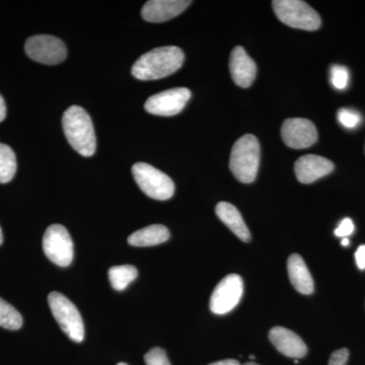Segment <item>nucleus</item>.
I'll use <instances>...</instances> for the list:
<instances>
[{
	"instance_id": "c756f323",
	"label": "nucleus",
	"mask_w": 365,
	"mask_h": 365,
	"mask_svg": "<svg viewBox=\"0 0 365 365\" xmlns=\"http://www.w3.org/2000/svg\"><path fill=\"white\" fill-rule=\"evenodd\" d=\"M341 244H342V246H344V247H347V246H349V244H350V242H349V240L348 239H343V241L342 242H341Z\"/></svg>"
},
{
	"instance_id": "5701e85b",
	"label": "nucleus",
	"mask_w": 365,
	"mask_h": 365,
	"mask_svg": "<svg viewBox=\"0 0 365 365\" xmlns=\"http://www.w3.org/2000/svg\"><path fill=\"white\" fill-rule=\"evenodd\" d=\"M337 118L339 123L348 129L356 128L361 122V115L351 109H340Z\"/></svg>"
},
{
	"instance_id": "dca6fc26",
	"label": "nucleus",
	"mask_w": 365,
	"mask_h": 365,
	"mask_svg": "<svg viewBox=\"0 0 365 365\" xmlns=\"http://www.w3.org/2000/svg\"><path fill=\"white\" fill-rule=\"evenodd\" d=\"M288 276L295 289L302 294H312L314 290V280L304 259L294 254L288 258Z\"/></svg>"
},
{
	"instance_id": "aec40b11",
	"label": "nucleus",
	"mask_w": 365,
	"mask_h": 365,
	"mask_svg": "<svg viewBox=\"0 0 365 365\" xmlns=\"http://www.w3.org/2000/svg\"><path fill=\"white\" fill-rule=\"evenodd\" d=\"M16 172V158L14 150L6 144L0 143V184L14 179Z\"/></svg>"
},
{
	"instance_id": "a211bd4d",
	"label": "nucleus",
	"mask_w": 365,
	"mask_h": 365,
	"mask_svg": "<svg viewBox=\"0 0 365 365\" xmlns=\"http://www.w3.org/2000/svg\"><path fill=\"white\" fill-rule=\"evenodd\" d=\"M170 239V230L165 225H153L136 230L128 237V244L133 247H151L163 244Z\"/></svg>"
},
{
	"instance_id": "f3484780",
	"label": "nucleus",
	"mask_w": 365,
	"mask_h": 365,
	"mask_svg": "<svg viewBox=\"0 0 365 365\" xmlns=\"http://www.w3.org/2000/svg\"><path fill=\"white\" fill-rule=\"evenodd\" d=\"M216 215L242 242L251 241V234L241 213L232 204L220 202L216 205Z\"/></svg>"
},
{
	"instance_id": "4468645a",
	"label": "nucleus",
	"mask_w": 365,
	"mask_h": 365,
	"mask_svg": "<svg viewBox=\"0 0 365 365\" xmlns=\"http://www.w3.org/2000/svg\"><path fill=\"white\" fill-rule=\"evenodd\" d=\"M230 71L235 85L246 88L251 86L256 78L257 66L246 50L237 46L230 54Z\"/></svg>"
},
{
	"instance_id": "2eb2a0df",
	"label": "nucleus",
	"mask_w": 365,
	"mask_h": 365,
	"mask_svg": "<svg viewBox=\"0 0 365 365\" xmlns=\"http://www.w3.org/2000/svg\"><path fill=\"white\" fill-rule=\"evenodd\" d=\"M269 339L276 349L292 359L306 356L307 347L299 335L283 327H274L269 333Z\"/></svg>"
},
{
	"instance_id": "7ed1b4c3",
	"label": "nucleus",
	"mask_w": 365,
	"mask_h": 365,
	"mask_svg": "<svg viewBox=\"0 0 365 365\" xmlns=\"http://www.w3.org/2000/svg\"><path fill=\"white\" fill-rule=\"evenodd\" d=\"M260 165V144L253 134L241 137L232 146L230 169L235 179L245 184L256 180Z\"/></svg>"
},
{
	"instance_id": "2f4dec72",
	"label": "nucleus",
	"mask_w": 365,
	"mask_h": 365,
	"mask_svg": "<svg viewBox=\"0 0 365 365\" xmlns=\"http://www.w3.org/2000/svg\"><path fill=\"white\" fill-rule=\"evenodd\" d=\"M242 365H259V364H255V362H247V364H245Z\"/></svg>"
},
{
	"instance_id": "9b49d317",
	"label": "nucleus",
	"mask_w": 365,
	"mask_h": 365,
	"mask_svg": "<svg viewBox=\"0 0 365 365\" xmlns=\"http://www.w3.org/2000/svg\"><path fill=\"white\" fill-rule=\"evenodd\" d=\"M281 137L288 148L302 150L317 143L318 131L313 122L309 120L304 118H290L283 122Z\"/></svg>"
},
{
	"instance_id": "393cba45",
	"label": "nucleus",
	"mask_w": 365,
	"mask_h": 365,
	"mask_svg": "<svg viewBox=\"0 0 365 365\" xmlns=\"http://www.w3.org/2000/svg\"><path fill=\"white\" fill-rule=\"evenodd\" d=\"M348 359H349V351L346 348H341L332 353L329 360V365H346Z\"/></svg>"
},
{
	"instance_id": "6ab92c4d",
	"label": "nucleus",
	"mask_w": 365,
	"mask_h": 365,
	"mask_svg": "<svg viewBox=\"0 0 365 365\" xmlns=\"http://www.w3.org/2000/svg\"><path fill=\"white\" fill-rule=\"evenodd\" d=\"M138 271L132 265L115 266L109 270V280L112 287L117 292H122L136 279Z\"/></svg>"
},
{
	"instance_id": "cd10ccee",
	"label": "nucleus",
	"mask_w": 365,
	"mask_h": 365,
	"mask_svg": "<svg viewBox=\"0 0 365 365\" xmlns=\"http://www.w3.org/2000/svg\"><path fill=\"white\" fill-rule=\"evenodd\" d=\"M6 116V106L4 98L0 95V122L4 121Z\"/></svg>"
},
{
	"instance_id": "6e6552de",
	"label": "nucleus",
	"mask_w": 365,
	"mask_h": 365,
	"mask_svg": "<svg viewBox=\"0 0 365 365\" xmlns=\"http://www.w3.org/2000/svg\"><path fill=\"white\" fill-rule=\"evenodd\" d=\"M25 51L34 61L57 66L66 59V46L54 36L37 35L26 41Z\"/></svg>"
},
{
	"instance_id": "20e7f679",
	"label": "nucleus",
	"mask_w": 365,
	"mask_h": 365,
	"mask_svg": "<svg viewBox=\"0 0 365 365\" xmlns=\"http://www.w3.org/2000/svg\"><path fill=\"white\" fill-rule=\"evenodd\" d=\"M274 13L280 21L292 28L316 31L321 26L319 14L300 0H274Z\"/></svg>"
},
{
	"instance_id": "c85d7f7f",
	"label": "nucleus",
	"mask_w": 365,
	"mask_h": 365,
	"mask_svg": "<svg viewBox=\"0 0 365 365\" xmlns=\"http://www.w3.org/2000/svg\"><path fill=\"white\" fill-rule=\"evenodd\" d=\"M209 365H242L239 361L235 359L220 360V361L213 362Z\"/></svg>"
},
{
	"instance_id": "473e14b6",
	"label": "nucleus",
	"mask_w": 365,
	"mask_h": 365,
	"mask_svg": "<svg viewBox=\"0 0 365 365\" xmlns=\"http://www.w3.org/2000/svg\"><path fill=\"white\" fill-rule=\"evenodd\" d=\"M117 365H128V364H123V362H120V364H118Z\"/></svg>"
},
{
	"instance_id": "7c9ffc66",
	"label": "nucleus",
	"mask_w": 365,
	"mask_h": 365,
	"mask_svg": "<svg viewBox=\"0 0 365 365\" xmlns=\"http://www.w3.org/2000/svg\"><path fill=\"white\" fill-rule=\"evenodd\" d=\"M2 242H4V235H2L1 227H0V246H1Z\"/></svg>"
},
{
	"instance_id": "b1692460",
	"label": "nucleus",
	"mask_w": 365,
	"mask_h": 365,
	"mask_svg": "<svg viewBox=\"0 0 365 365\" xmlns=\"http://www.w3.org/2000/svg\"><path fill=\"white\" fill-rule=\"evenodd\" d=\"M146 365H170L167 353L160 347L153 348L144 356Z\"/></svg>"
},
{
	"instance_id": "ddd939ff",
	"label": "nucleus",
	"mask_w": 365,
	"mask_h": 365,
	"mask_svg": "<svg viewBox=\"0 0 365 365\" xmlns=\"http://www.w3.org/2000/svg\"><path fill=\"white\" fill-rule=\"evenodd\" d=\"M191 4L186 0H150L144 4L141 16L150 23H163L176 18Z\"/></svg>"
},
{
	"instance_id": "9d476101",
	"label": "nucleus",
	"mask_w": 365,
	"mask_h": 365,
	"mask_svg": "<svg viewBox=\"0 0 365 365\" xmlns=\"http://www.w3.org/2000/svg\"><path fill=\"white\" fill-rule=\"evenodd\" d=\"M191 98L186 88H176L151 96L145 102L146 111L157 116L170 117L179 114Z\"/></svg>"
},
{
	"instance_id": "412c9836",
	"label": "nucleus",
	"mask_w": 365,
	"mask_h": 365,
	"mask_svg": "<svg viewBox=\"0 0 365 365\" xmlns=\"http://www.w3.org/2000/svg\"><path fill=\"white\" fill-rule=\"evenodd\" d=\"M23 326L21 314L16 307L0 297V327L9 330H19Z\"/></svg>"
},
{
	"instance_id": "f03ea898",
	"label": "nucleus",
	"mask_w": 365,
	"mask_h": 365,
	"mask_svg": "<svg viewBox=\"0 0 365 365\" xmlns=\"http://www.w3.org/2000/svg\"><path fill=\"white\" fill-rule=\"evenodd\" d=\"M62 127L69 144L79 155L90 158L95 155L97 138L90 115L78 106H71L64 112Z\"/></svg>"
},
{
	"instance_id": "a878e982",
	"label": "nucleus",
	"mask_w": 365,
	"mask_h": 365,
	"mask_svg": "<svg viewBox=\"0 0 365 365\" xmlns=\"http://www.w3.org/2000/svg\"><path fill=\"white\" fill-rule=\"evenodd\" d=\"M354 232V225L350 218H345L341 222L339 227L336 228L335 235L339 237H346Z\"/></svg>"
},
{
	"instance_id": "423d86ee",
	"label": "nucleus",
	"mask_w": 365,
	"mask_h": 365,
	"mask_svg": "<svg viewBox=\"0 0 365 365\" xmlns=\"http://www.w3.org/2000/svg\"><path fill=\"white\" fill-rule=\"evenodd\" d=\"M48 302L61 330L74 342H83L85 326L76 307L59 292H51L48 297Z\"/></svg>"
},
{
	"instance_id": "39448f33",
	"label": "nucleus",
	"mask_w": 365,
	"mask_h": 365,
	"mask_svg": "<svg viewBox=\"0 0 365 365\" xmlns=\"http://www.w3.org/2000/svg\"><path fill=\"white\" fill-rule=\"evenodd\" d=\"M132 175L144 194L155 200H168L175 193V184L165 173L145 163L132 167Z\"/></svg>"
},
{
	"instance_id": "f257e3e1",
	"label": "nucleus",
	"mask_w": 365,
	"mask_h": 365,
	"mask_svg": "<svg viewBox=\"0 0 365 365\" xmlns=\"http://www.w3.org/2000/svg\"><path fill=\"white\" fill-rule=\"evenodd\" d=\"M184 60V52L176 46L155 48L136 60L131 73L139 81L167 78L181 68Z\"/></svg>"
},
{
	"instance_id": "f8f14e48",
	"label": "nucleus",
	"mask_w": 365,
	"mask_h": 365,
	"mask_svg": "<svg viewBox=\"0 0 365 365\" xmlns=\"http://www.w3.org/2000/svg\"><path fill=\"white\" fill-rule=\"evenodd\" d=\"M334 168V163L328 158L314 155H304L294 163L295 175L302 184H311L327 176Z\"/></svg>"
},
{
	"instance_id": "4be33fe9",
	"label": "nucleus",
	"mask_w": 365,
	"mask_h": 365,
	"mask_svg": "<svg viewBox=\"0 0 365 365\" xmlns=\"http://www.w3.org/2000/svg\"><path fill=\"white\" fill-rule=\"evenodd\" d=\"M349 71L345 66H333L331 67V83L337 90H345L349 83Z\"/></svg>"
},
{
	"instance_id": "bb28decb",
	"label": "nucleus",
	"mask_w": 365,
	"mask_h": 365,
	"mask_svg": "<svg viewBox=\"0 0 365 365\" xmlns=\"http://www.w3.org/2000/svg\"><path fill=\"white\" fill-rule=\"evenodd\" d=\"M355 259H356L357 266L360 270L365 269V246H360L355 254Z\"/></svg>"
},
{
	"instance_id": "1a4fd4ad",
	"label": "nucleus",
	"mask_w": 365,
	"mask_h": 365,
	"mask_svg": "<svg viewBox=\"0 0 365 365\" xmlns=\"http://www.w3.org/2000/svg\"><path fill=\"white\" fill-rule=\"evenodd\" d=\"M244 294L241 276L230 274L223 278L211 294L210 311L215 314H225L235 309Z\"/></svg>"
},
{
	"instance_id": "0eeeda50",
	"label": "nucleus",
	"mask_w": 365,
	"mask_h": 365,
	"mask_svg": "<svg viewBox=\"0 0 365 365\" xmlns=\"http://www.w3.org/2000/svg\"><path fill=\"white\" fill-rule=\"evenodd\" d=\"M46 257L60 267H68L73 260V242L63 225H52L43 237Z\"/></svg>"
}]
</instances>
